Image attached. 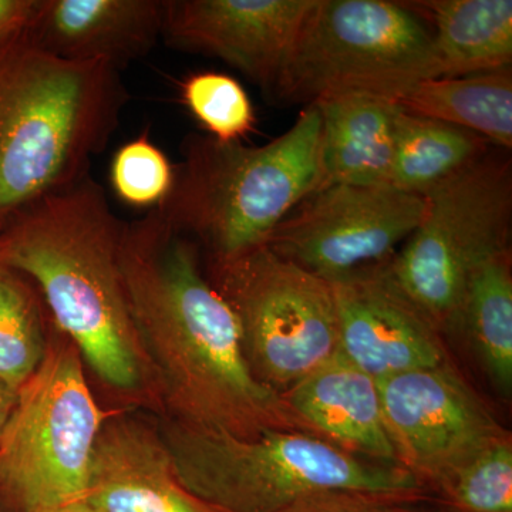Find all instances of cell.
Here are the masks:
<instances>
[{
	"mask_svg": "<svg viewBox=\"0 0 512 512\" xmlns=\"http://www.w3.org/2000/svg\"><path fill=\"white\" fill-rule=\"evenodd\" d=\"M0 512H2V511H0Z\"/></svg>",
	"mask_w": 512,
	"mask_h": 512,
	"instance_id": "cell-31",
	"label": "cell"
},
{
	"mask_svg": "<svg viewBox=\"0 0 512 512\" xmlns=\"http://www.w3.org/2000/svg\"><path fill=\"white\" fill-rule=\"evenodd\" d=\"M282 512H339L329 503L326 494L309 495Z\"/></svg>",
	"mask_w": 512,
	"mask_h": 512,
	"instance_id": "cell-28",
	"label": "cell"
},
{
	"mask_svg": "<svg viewBox=\"0 0 512 512\" xmlns=\"http://www.w3.org/2000/svg\"><path fill=\"white\" fill-rule=\"evenodd\" d=\"M329 503L339 512H429L417 503L365 493H325Z\"/></svg>",
	"mask_w": 512,
	"mask_h": 512,
	"instance_id": "cell-26",
	"label": "cell"
},
{
	"mask_svg": "<svg viewBox=\"0 0 512 512\" xmlns=\"http://www.w3.org/2000/svg\"><path fill=\"white\" fill-rule=\"evenodd\" d=\"M396 103L406 113L463 128L503 151L511 150V69L423 80Z\"/></svg>",
	"mask_w": 512,
	"mask_h": 512,
	"instance_id": "cell-19",
	"label": "cell"
},
{
	"mask_svg": "<svg viewBox=\"0 0 512 512\" xmlns=\"http://www.w3.org/2000/svg\"><path fill=\"white\" fill-rule=\"evenodd\" d=\"M184 103L221 143H237L252 133L255 113L247 92L227 74L195 73L181 84Z\"/></svg>",
	"mask_w": 512,
	"mask_h": 512,
	"instance_id": "cell-24",
	"label": "cell"
},
{
	"mask_svg": "<svg viewBox=\"0 0 512 512\" xmlns=\"http://www.w3.org/2000/svg\"><path fill=\"white\" fill-rule=\"evenodd\" d=\"M36 5L37 0H0V42L28 25Z\"/></svg>",
	"mask_w": 512,
	"mask_h": 512,
	"instance_id": "cell-27",
	"label": "cell"
},
{
	"mask_svg": "<svg viewBox=\"0 0 512 512\" xmlns=\"http://www.w3.org/2000/svg\"><path fill=\"white\" fill-rule=\"evenodd\" d=\"M164 0H37L23 33L67 62L124 69L163 35Z\"/></svg>",
	"mask_w": 512,
	"mask_h": 512,
	"instance_id": "cell-15",
	"label": "cell"
},
{
	"mask_svg": "<svg viewBox=\"0 0 512 512\" xmlns=\"http://www.w3.org/2000/svg\"><path fill=\"white\" fill-rule=\"evenodd\" d=\"M211 284L238 320L252 375L285 392L338 355L335 292L326 279L266 245L228 261H207Z\"/></svg>",
	"mask_w": 512,
	"mask_h": 512,
	"instance_id": "cell-9",
	"label": "cell"
},
{
	"mask_svg": "<svg viewBox=\"0 0 512 512\" xmlns=\"http://www.w3.org/2000/svg\"><path fill=\"white\" fill-rule=\"evenodd\" d=\"M110 178L121 201L156 208L173 187L174 165L144 133L120 147L111 163Z\"/></svg>",
	"mask_w": 512,
	"mask_h": 512,
	"instance_id": "cell-25",
	"label": "cell"
},
{
	"mask_svg": "<svg viewBox=\"0 0 512 512\" xmlns=\"http://www.w3.org/2000/svg\"><path fill=\"white\" fill-rule=\"evenodd\" d=\"M123 227L104 188L87 177L0 231V266L35 282L56 328L101 382L156 407L121 271Z\"/></svg>",
	"mask_w": 512,
	"mask_h": 512,
	"instance_id": "cell-2",
	"label": "cell"
},
{
	"mask_svg": "<svg viewBox=\"0 0 512 512\" xmlns=\"http://www.w3.org/2000/svg\"><path fill=\"white\" fill-rule=\"evenodd\" d=\"M466 332L481 367L504 399L512 393L511 249L478 268L468 284L458 330Z\"/></svg>",
	"mask_w": 512,
	"mask_h": 512,
	"instance_id": "cell-21",
	"label": "cell"
},
{
	"mask_svg": "<svg viewBox=\"0 0 512 512\" xmlns=\"http://www.w3.org/2000/svg\"><path fill=\"white\" fill-rule=\"evenodd\" d=\"M377 384L399 464L430 491L511 436L448 360Z\"/></svg>",
	"mask_w": 512,
	"mask_h": 512,
	"instance_id": "cell-11",
	"label": "cell"
},
{
	"mask_svg": "<svg viewBox=\"0 0 512 512\" xmlns=\"http://www.w3.org/2000/svg\"><path fill=\"white\" fill-rule=\"evenodd\" d=\"M429 29L440 77L511 69V0L403 2Z\"/></svg>",
	"mask_w": 512,
	"mask_h": 512,
	"instance_id": "cell-18",
	"label": "cell"
},
{
	"mask_svg": "<svg viewBox=\"0 0 512 512\" xmlns=\"http://www.w3.org/2000/svg\"><path fill=\"white\" fill-rule=\"evenodd\" d=\"M84 501L94 512H228L188 490L158 427L128 414L104 423Z\"/></svg>",
	"mask_w": 512,
	"mask_h": 512,
	"instance_id": "cell-14",
	"label": "cell"
},
{
	"mask_svg": "<svg viewBox=\"0 0 512 512\" xmlns=\"http://www.w3.org/2000/svg\"><path fill=\"white\" fill-rule=\"evenodd\" d=\"M201 256L156 210L124 222L121 271L161 416L244 440L302 431L281 394L252 375L238 320Z\"/></svg>",
	"mask_w": 512,
	"mask_h": 512,
	"instance_id": "cell-1",
	"label": "cell"
},
{
	"mask_svg": "<svg viewBox=\"0 0 512 512\" xmlns=\"http://www.w3.org/2000/svg\"><path fill=\"white\" fill-rule=\"evenodd\" d=\"M83 362L55 325L42 363L19 389L0 439V490L19 512L86 498L94 447L110 414L94 399Z\"/></svg>",
	"mask_w": 512,
	"mask_h": 512,
	"instance_id": "cell-7",
	"label": "cell"
},
{
	"mask_svg": "<svg viewBox=\"0 0 512 512\" xmlns=\"http://www.w3.org/2000/svg\"><path fill=\"white\" fill-rule=\"evenodd\" d=\"M389 261L330 282L340 353L376 382L448 360L441 333L396 284Z\"/></svg>",
	"mask_w": 512,
	"mask_h": 512,
	"instance_id": "cell-12",
	"label": "cell"
},
{
	"mask_svg": "<svg viewBox=\"0 0 512 512\" xmlns=\"http://www.w3.org/2000/svg\"><path fill=\"white\" fill-rule=\"evenodd\" d=\"M157 427L181 483L228 512H282L322 493L429 498V488L403 467L352 456L302 431L244 440L163 416Z\"/></svg>",
	"mask_w": 512,
	"mask_h": 512,
	"instance_id": "cell-5",
	"label": "cell"
},
{
	"mask_svg": "<svg viewBox=\"0 0 512 512\" xmlns=\"http://www.w3.org/2000/svg\"><path fill=\"white\" fill-rule=\"evenodd\" d=\"M424 198L423 218L389 271L434 328L451 332L478 268L511 249V160L490 151Z\"/></svg>",
	"mask_w": 512,
	"mask_h": 512,
	"instance_id": "cell-8",
	"label": "cell"
},
{
	"mask_svg": "<svg viewBox=\"0 0 512 512\" xmlns=\"http://www.w3.org/2000/svg\"><path fill=\"white\" fill-rule=\"evenodd\" d=\"M40 512H94L86 501H79V503H72L62 505V507L50 508V510Z\"/></svg>",
	"mask_w": 512,
	"mask_h": 512,
	"instance_id": "cell-30",
	"label": "cell"
},
{
	"mask_svg": "<svg viewBox=\"0 0 512 512\" xmlns=\"http://www.w3.org/2000/svg\"><path fill=\"white\" fill-rule=\"evenodd\" d=\"M434 77L429 29L403 2L313 0L271 94L305 106L340 93L397 101Z\"/></svg>",
	"mask_w": 512,
	"mask_h": 512,
	"instance_id": "cell-6",
	"label": "cell"
},
{
	"mask_svg": "<svg viewBox=\"0 0 512 512\" xmlns=\"http://www.w3.org/2000/svg\"><path fill=\"white\" fill-rule=\"evenodd\" d=\"M320 114L315 104L271 143L247 147L188 136L173 187L156 208L207 261H228L265 245L275 228L322 187Z\"/></svg>",
	"mask_w": 512,
	"mask_h": 512,
	"instance_id": "cell-4",
	"label": "cell"
},
{
	"mask_svg": "<svg viewBox=\"0 0 512 512\" xmlns=\"http://www.w3.org/2000/svg\"><path fill=\"white\" fill-rule=\"evenodd\" d=\"M483 137L402 109L397 119L390 185L426 197L490 153Z\"/></svg>",
	"mask_w": 512,
	"mask_h": 512,
	"instance_id": "cell-20",
	"label": "cell"
},
{
	"mask_svg": "<svg viewBox=\"0 0 512 512\" xmlns=\"http://www.w3.org/2000/svg\"><path fill=\"white\" fill-rule=\"evenodd\" d=\"M424 211L426 198L392 185H325L306 197L265 245L333 282L389 261L413 234Z\"/></svg>",
	"mask_w": 512,
	"mask_h": 512,
	"instance_id": "cell-10",
	"label": "cell"
},
{
	"mask_svg": "<svg viewBox=\"0 0 512 512\" xmlns=\"http://www.w3.org/2000/svg\"><path fill=\"white\" fill-rule=\"evenodd\" d=\"M313 0H164L163 39L274 90Z\"/></svg>",
	"mask_w": 512,
	"mask_h": 512,
	"instance_id": "cell-13",
	"label": "cell"
},
{
	"mask_svg": "<svg viewBox=\"0 0 512 512\" xmlns=\"http://www.w3.org/2000/svg\"><path fill=\"white\" fill-rule=\"evenodd\" d=\"M450 512H512V440L498 441L436 490Z\"/></svg>",
	"mask_w": 512,
	"mask_h": 512,
	"instance_id": "cell-23",
	"label": "cell"
},
{
	"mask_svg": "<svg viewBox=\"0 0 512 512\" xmlns=\"http://www.w3.org/2000/svg\"><path fill=\"white\" fill-rule=\"evenodd\" d=\"M40 292L26 276L0 266V382L19 392L42 363L47 345Z\"/></svg>",
	"mask_w": 512,
	"mask_h": 512,
	"instance_id": "cell-22",
	"label": "cell"
},
{
	"mask_svg": "<svg viewBox=\"0 0 512 512\" xmlns=\"http://www.w3.org/2000/svg\"><path fill=\"white\" fill-rule=\"evenodd\" d=\"M128 100L109 64L49 55L23 29L0 42V231L90 177Z\"/></svg>",
	"mask_w": 512,
	"mask_h": 512,
	"instance_id": "cell-3",
	"label": "cell"
},
{
	"mask_svg": "<svg viewBox=\"0 0 512 512\" xmlns=\"http://www.w3.org/2000/svg\"><path fill=\"white\" fill-rule=\"evenodd\" d=\"M279 394L302 433L352 456L402 467L384 423L379 384L342 353Z\"/></svg>",
	"mask_w": 512,
	"mask_h": 512,
	"instance_id": "cell-16",
	"label": "cell"
},
{
	"mask_svg": "<svg viewBox=\"0 0 512 512\" xmlns=\"http://www.w3.org/2000/svg\"><path fill=\"white\" fill-rule=\"evenodd\" d=\"M16 399H18V392L0 382V439L15 409Z\"/></svg>",
	"mask_w": 512,
	"mask_h": 512,
	"instance_id": "cell-29",
	"label": "cell"
},
{
	"mask_svg": "<svg viewBox=\"0 0 512 512\" xmlns=\"http://www.w3.org/2000/svg\"><path fill=\"white\" fill-rule=\"evenodd\" d=\"M312 104L320 114L322 187L390 185L402 107L394 100L366 93L330 94Z\"/></svg>",
	"mask_w": 512,
	"mask_h": 512,
	"instance_id": "cell-17",
	"label": "cell"
}]
</instances>
